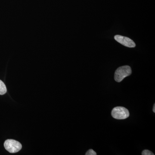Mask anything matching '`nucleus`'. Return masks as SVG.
Wrapping results in <instances>:
<instances>
[{"mask_svg": "<svg viewBox=\"0 0 155 155\" xmlns=\"http://www.w3.org/2000/svg\"><path fill=\"white\" fill-rule=\"evenodd\" d=\"M113 118L116 119H125L129 116V111L122 107H117L114 108L111 112Z\"/></svg>", "mask_w": 155, "mask_h": 155, "instance_id": "7ed1b4c3", "label": "nucleus"}, {"mask_svg": "<svg viewBox=\"0 0 155 155\" xmlns=\"http://www.w3.org/2000/svg\"><path fill=\"white\" fill-rule=\"evenodd\" d=\"M153 111L154 113H155V104H154L153 107Z\"/></svg>", "mask_w": 155, "mask_h": 155, "instance_id": "6e6552de", "label": "nucleus"}, {"mask_svg": "<svg viewBox=\"0 0 155 155\" xmlns=\"http://www.w3.org/2000/svg\"><path fill=\"white\" fill-rule=\"evenodd\" d=\"M142 155H154L153 153L150 151L149 150H144L142 152Z\"/></svg>", "mask_w": 155, "mask_h": 155, "instance_id": "423d86ee", "label": "nucleus"}, {"mask_svg": "<svg viewBox=\"0 0 155 155\" xmlns=\"http://www.w3.org/2000/svg\"><path fill=\"white\" fill-rule=\"evenodd\" d=\"M7 91V87L5 83L0 80V95L5 94Z\"/></svg>", "mask_w": 155, "mask_h": 155, "instance_id": "39448f33", "label": "nucleus"}, {"mask_svg": "<svg viewBox=\"0 0 155 155\" xmlns=\"http://www.w3.org/2000/svg\"><path fill=\"white\" fill-rule=\"evenodd\" d=\"M85 155H96L97 153L95 152L94 151V150L92 149H90L89 150L87 151V152L86 153H85Z\"/></svg>", "mask_w": 155, "mask_h": 155, "instance_id": "0eeeda50", "label": "nucleus"}, {"mask_svg": "<svg viewBox=\"0 0 155 155\" xmlns=\"http://www.w3.org/2000/svg\"><path fill=\"white\" fill-rule=\"evenodd\" d=\"M4 147L8 151L11 153L18 152L22 148L21 143L13 139L7 140L4 143Z\"/></svg>", "mask_w": 155, "mask_h": 155, "instance_id": "f03ea898", "label": "nucleus"}, {"mask_svg": "<svg viewBox=\"0 0 155 155\" xmlns=\"http://www.w3.org/2000/svg\"><path fill=\"white\" fill-rule=\"evenodd\" d=\"M114 38L116 41L125 46L128 48L135 47V43L131 39L127 37L122 36L120 35H116L114 37Z\"/></svg>", "mask_w": 155, "mask_h": 155, "instance_id": "20e7f679", "label": "nucleus"}, {"mask_svg": "<svg viewBox=\"0 0 155 155\" xmlns=\"http://www.w3.org/2000/svg\"><path fill=\"white\" fill-rule=\"evenodd\" d=\"M131 72V69L129 66H122L116 69L114 75V79L117 82H121L125 78L130 75Z\"/></svg>", "mask_w": 155, "mask_h": 155, "instance_id": "f257e3e1", "label": "nucleus"}]
</instances>
